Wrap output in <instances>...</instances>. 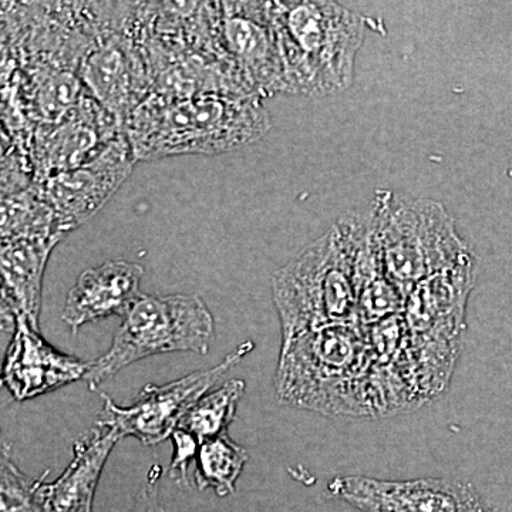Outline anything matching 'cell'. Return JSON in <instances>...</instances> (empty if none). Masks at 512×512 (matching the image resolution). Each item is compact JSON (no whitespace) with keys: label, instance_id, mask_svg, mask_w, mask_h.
Masks as SVG:
<instances>
[{"label":"cell","instance_id":"11","mask_svg":"<svg viewBox=\"0 0 512 512\" xmlns=\"http://www.w3.org/2000/svg\"><path fill=\"white\" fill-rule=\"evenodd\" d=\"M224 42L259 97L285 93V72L269 2L225 3Z\"/></svg>","mask_w":512,"mask_h":512},{"label":"cell","instance_id":"14","mask_svg":"<svg viewBox=\"0 0 512 512\" xmlns=\"http://www.w3.org/2000/svg\"><path fill=\"white\" fill-rule=\"evenodd\" d=\"M119 121L92 99H83L36 143L37 183L82 167L100 156L120 133Z\"/></svg>","mask_w":512,"mask_h":512},{"label":"cell","instance_id":"8","mask_svg":"<svg viewBox=\"0 0 512 512\" xmlns=\"http://www.w3.org/2000/svg\"><path fill=\"white\" fill-rule=\"evenodd\" d=\"M252 348L251 342L242 343L211 369L191 373L164 386L147 384L131 406H117L103 394L104 407L97 426L116 430L120 439L134 437L144 446H157L173 436L188 410L210 393L211 387L221 382Z\"/></svg>","mask_w":512,"mask_h":512},{"label":"cell","instance_id":"17","mask_svg":"<svg viewBox=\"0 0 512 512\" xmlns=\"http://www.w3.org/2000/svg\"><path fill=\"white\" fill-rule=\"evenodd\" d=\"M120 440L116 430L97 426L77 441L72 463L55 483L47 484L45 512H92L101 473Z\"/></svg>","mask_w":512,"mask_h":512},{"label":"cell","instance_id":"15","mask_svg":"<svg viewBox=\"0 0 512 512\" xmlns=\"http://www.w3.org/2000/svg\"><path fill=\"white\" fill-rule=\"evenodd\" d=\"M143 266L128 261H109L87 269L67 293L63 322L73 333L86 323L124 316L140 299Z\"/></svg>","mask_w":512,"mask_h":512},{"label":"cell","instance_id":"1","mask_svg":"<svg viewBox=\"0 0 512 512\" xmlns=\"http://www.w3.org/2000/svg\"><path fill=\"white\" fill-rule=\"evenodd\" d=\"M136 160L218 154L254 143L269 130L261 97L202 93L151 97L126 123Z\"/></svg>","mask_w":512,"mask_h":512},{"label":"cell","instance_id":"7","mask_svg":"<svg viewBox=\"0 0 512 512\" xmlns=\"http://www.w3.org/2000/svg\"><path fill=\"white\" fill-rule=\"evenodd\" d=\"M473 286L471 256L460 265L420 282L406 298L403 315L424 402L439 394L453 373Z\"/></svg>","mask_w":512,"mask_h":512},{"label":"cell","instance_id":"20","mask_svg":"<svg viewBox=\"0 0 512 512\" xmlns=\"http://www.w3.org/2000/svg\"><path fill=\"white\" fill-rule=\"evenodd\" d=\"M248 453L229 439L228 433L202 443L197 454L195 481L201 490L212 488L220 497L234 493Z\"/></svg>","mask_w":512,"mask_h":512},{"label":"cell","instance_id":"22","mask_svg":"<svg viewBox=\"0 0 512 512\" xmlns=\"http://www.w3.org/2000/svg\"><path fill=\"white\" fill-rule=\"evenodd\" d=\"M174 454L171 460L168 474L177 480L180 484L188 483V466L192 458H197L200 443L191 436L188 431L183 429H175L173 436Z\"/></svg>","mask_w":512,"mask_h":512},{"label":"cell","instance_id":"23","mask_svg":"<svg viewBox=\"0 0 512 512\" xmlns=\"http://www.w3.org/2000/svg\"><path fill=\"white\" fill-rule=\"evenodd\" d=\"M160 477L161 468L156 464V466L151 467L146 484L141 488L134 512H163V510H161L160 500H158V483H160Z\"/></svg>","mask_w":512,"mask_h":512},{"label":"cell","instance_id":"2","mask_svg":"<svg viewBox=\"0 0 512 512\" xmlns=\"http://www.w3.org/2000/svg\"><path fill=\"white\" fill-rule=\"evenodd\" d=\"M370 349L360 325L309 330L281 349L279 402L323 414L370 416Z\"/></svg>","mask_w":512,"mask_h":512},{"label":"cell","instance_id":"21","mask_svg":"<svg viewBox=\"0 0 512 512\" xmlns=\"http://www.w3.org/2000/svg\"><path fill=\"white\" fill-rule=\"evenodd\" d=\"M47 471L42 478L26 476L13 463L9 444L2 447V512H45Z\"/></svg>","mask_w":512,"mask_h":512},{"label":"cell","instance_id":"12","mask_svg":"<svg viewBox=\"0 0 512 512\" xmlns=\"http://www.w3.org/2000/svg\"><path fill=\"white\" fill-rule=\"evenodd\" d=\"M13 338L3 363V386L19 402L84 379L90 363L50 346L22 315L13 316Z\"/></svg>","mask_w":512,"mask_h":512},{"label":"cell","instance_id":"6","mask_svg":"<svg viewBox=\"0 0 512 512\" xmlns=\"http://www.w3.org/2000/svg\"><path fill=\"white\" fill-rule=\"evenodd\" d=\"M214 316L198 295H141L114 335L106 355L90 363L84 376L97 390L127 366L170 352L207 355L214 339Z\"/></svg>","mask_w":512,"mask_h":512},{"label":"cell","instance_id":"19","mask_svg":"<svg viewBox=\"0 0 512 512\" xmlns=\"http://www.w3.org/2000/svg\"><path fill=\"white\" fill-rule=\"evenodd\" d=\"M244 392V380H228L198 400L181 419L177 429L188 431L200 446L207 440L227 433Z\"/></svg>","mask_w":512,"mask_h":512},{"label":"cell","instance_id":"10","mask_svg":"<svg viewBox=\"0 0 512 512\" xmlns=\"http://www.w3.org/2000/svg\"><path fill=\"white\" fill-rule=\"evenodd\" d=\"M330 494L363 512H495L470 484L450 480L336 478Z\"/></svg>","mask_w":512,"mask_h":512},{"label":"cell","instance_id":"16","mask_svg":"<svg viewBox=\"0 0 512 512\" xmlns=\"http://www.w3.org/2000/svg\"><path fill=\"white\" fill-rule=\"evenodd\" d=\"M60 239L25 237L2 241V313L22 315L39 330L43 276Z\"/></svg>","mask_w":512,"mask_h":512},{"label":"cell","instance_id":"4","mask_svg":"<svg viewBox=\"0 0 512 512\" xmlns=\"http://www.w3.org/2000/svg\"><path fill=\"white\" fill-rule=\"evenodd\" d=\"M370 211L384 269L404 298L420 282L473 256L440 202L382 190Z\"/></svg>","mask_w":512,"mask_h":512},{"label":"cell","instance_id":"13","mask_svg":"<svg viewBox=\"0 0 512 512\" xmlns=\"http://www.w3.org/2000/svg\"><path fill=\"white\" fill-rule=\"evenodd\" d=\"M335 225L352 264L359 325L366 328L403 313L406 298L384 269L372 211L345 215Z\"/></svg>","mask_w":512,"mask_h":512},{"label":"cell","instance_id":"18","mask_svg":"<svg viewBox=\"0 0 512 512\" xmlns=\"http://www.w3.org/2000/svg\"><path fill=\"white\" fill-rule=\"evenodd\" d=\"M143 74L138 72L126 46L107 43L84 60L83 82L94 97L119 124L126 123L140 106L143 96Z\"/></svg>","mask_w":512,"mask_h":512},{"label":"cell","instance_id":"5","mask_svg":"<svg viewBox=\"0 0 512 512\" xmlns=\"http://www.w3.org/2000/svg\"><path fill=\"white\" fill-rule=\"evenodd\" d=\"M272 295L282 348L309 330L359 325L352 264L336 225L275 272Z\"/></svg>","mask_w":512,"mask_h":512},{"label":"cell","instance_id":"3","mask_svg":"<svg viewBox=\"0 0 512 512\" xmlns=\"http://www.w3.org/2000/svg\"><path fill=\"white\" fill-rule=\"evenodd\" d=\"M285 93L328 96L348 89L365 37L363 18L335 2H269Z\"/></svg>","mask_w":512,"mask_h":512},{"label":"cell","instance_id":"9","mask_svg":"<svg viewBox=\"0 0 512 512\" xmlns=\"http://www.w3.org/2000/svg\"><path fill=\"white\" fill-rule=\"evenodd\" d=\"M133 148L126 133L82 167L37 183L35 190L55 212L64 237L92 218L133 170Z\"/></svg>","mask_w":512,"mask_h":512}]
</instances>
